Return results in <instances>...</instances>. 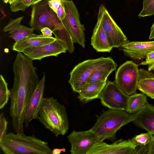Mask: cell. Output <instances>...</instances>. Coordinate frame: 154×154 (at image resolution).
Here are the masks:
<instances>
[{"label":"cell","instance_id":"1","mask_svg":"<svg viewBox=\"0 0 154 154\" xmlns=\"http://www.w3.org/2000/svg\"><path fill=\"white\" fill-rule=\"evenodd\" d=\"M32 60L21 52H17L14 62V81L10 90L11 103L21 108L26 107L39 80Z\"/></svg>","mask_w":154,"mask_h":154},{"label":"cell","instance_id":"2","mask_svg":"<svg viewBox=\"0 0 154 154\" xmlns=\"http://www.w3.org/2000/svg\"><path fill=\"white\" fill-rule=\"evenodd\" d=\"M48 1L43 0L33 5L29 25L38 31L44 27L49 28L56 39L65 47H68L72 42V38L56 13L50 7Z\"/></svg>","mask_w":154,"mask_h":154},{"label":"cell","instance_id":"3","mask_svg":"<svg viewBox=\"0 0 154 154\" xmlns=\"http://www.w3.org/2000/svg\"><path fill=\"white\" fill-rule=\"evenodd\" d=\"M138 112L131 114L126 110L109 109L99 116L96 115V123L91 128L103 141L116 139V132L123 126L132 122L139 115Z\"/></svg>","mask_w":154,"mask_h":154},{"label":"cell","instance_id":"4","mask_svg":"<svg viewBox=\"0 0 154 154\" xmlns=\"http://www.w3.org/2000/svg\"><path fill=\"white\" fill-rule=\"evenodd\" d=\"M0 147L5 154H52L48 143L34 135L10 132L0 141Z\"/></svg>","mask_w":154,"mask_h":154},{"label":"cell","instance_id":"5","mask_svg":"<svg viewBox=\"0 0 154 154\" xmlns=\"http://www.w3.org/2000/svg\"><path fill=\"white\" fill-rule=\"evenodd\" d=\"M38 119L56 137L65 134L69 128L65 106L53 97L43 98Z\"/></svg>","mask_w":154,"mask_h":154},{"label":"cell","instance_id":"6","mask_svg":"<svg viewBox=\"0 0 154 154\" xmlns=\"http://www.w3.org/2000/svg\"><path fill=\"white\" fill-rule=\"evenodd\" d=\"M115 63L109 57L85 60L76 65L71 71L68 83L74 92L79 93L94 72Z\"/></svg>","mask_w":154,"mask_h":154},{"label":"cell","instance_id":"7","mask_svg":"<svg viewBox=\"0 0 154 154\" xmlns=\"http://www.w3.org/2000/svg\"><path fill=\"white\" fill-rule=\"evenodd\" d=\"M66 12V17L61 21L70 35L74 43L85 48V39L84 25L80 21L78 9L72 0H61Z\"/></svg>","mask_w":154,"mask_h":154},{"label":"cell","instance_id":"8","mask_svg":"<svg viewBox=\"0 0 154 154\" xmlns=\"http://www.w3.org/2000/svg\"><path fill=\"white\" fill-rule=\"evenodd\" d=\"M138 65L132 61H127L120 66L116 72L114 82L128 96L136 93L139 75Z\"/></svg>","mask_w":154,"mask_h":154},{"label":"cell","instance_id":"9","mask_svg":"<svg viewBox=\"0 0 154 154\" xmlns=\"http://www.w3.org/2000/svg\"><path fill=\"white\" fill-rule=\"evenodd\" d=\"M67 137L71 145L72 154H88L92 148L103 141L91 129L83 131H73Z\"/></svg>","mask_w":154,"mask_h":154},{"label":"cell","instance_id":"10","mask_svg":"<svg viewBox=\"0 0 154 154\" xmlns=\"http://www.w3.org/2000/svg\"><path fill=\"white\" fill-rule=\"evenodd\" d=\"M102 27L112 48H118L128 42L120 28L109 14L105 6H100L98 13Z\"/></svg>","mask_w":154,"mask_h":154},{"label":"cell","instance_id":"11","mask_svg":"<svg viewBox=\"0 0 154 154\" xmlns=\"http://www.w3.org/2000/svg\"><path fill=\"white\" fill-rule=\"evenodd\" d=\"M127 98L114 82L108 81L98 99L103 106L109 109L125 110Z\"/></svg>","mask_w":154,"mask_h":154},{"label":"cell","instance_id":"12","mask_svg":"<svg viewBox=\"0 0 154 154\" xmlns=\"http://www.w3.org/2000/svg\"><path fill=\"white\" fill-rule=\"evenodd\" d=\"M137 147L130 139H120L110 144L103 141L92 148L88 154H134Z\"/></svg>","mask_w":154,"mask_h":154},{"label":"cell","instance_id":"13","mask_svg":"<svg viewBox=\"0 0 154 154\" xmlns=\"http://www.w3.org/2000/svg\"><path fill=\"white\" fill-rule=\"evenodd\" d=\"M45 75L44 73L30 99L25 114L24 125L26 128L33 119H38L44 91Z\"/></svg>","mask_w":154,"mask_h":154},{"label":"cell","instance_id":"14","mask_svg":"<svg viewBox=\"0 0 154 154\" xmlns=\"http://www.w3.org/2000/svg\"><path fill=\"white\" fill-rule=\"evenodd\" d=\"M65 47L56 39L53 42L37 47L24 50L22 53L32 60H41L49 56L57 57L59 54L66 53Z\"/></svg>","mask_w":154,"mask_h":154},{"label":"cell","instance_id":"15","mask_svg":"<svg viewBox=\"0 0 154 154\" xmlns=\"http://www.w3.org/2000/svg\"><path fill=\"white\" fill-rule=\"evenodd\" d=\"M120 49L131 58L137 60L146 58L147 55L154 51V41L128 42Z\"/></svg>","mask_w":154,"mask_h":154},{"label":"cell","instance_id":"16","mask_svg":"<svg viewBox=\"0 0 154 154\" xmlns=\"http://www.w3.org/2000/svg\"><path fill=\"white\" fill-rule=\"evenodd\" d=\"M55 37H46L42 34L33 33L14 44L12 49L17 52H22L25 49L39 47L53 42Z\"/></svg>","mask_w":154,"mask_h":154},{"label":"cell","instance_id":"17","mask_svg":"<svg viewBox=\"0 0 154 154\" xmlns=\"http://www.w3.org/2000/svg\"><path fill=\"white\" fill-rule=\"evenodd\" d=\"M91 45L97 52H110L112 49L102 27L100 19L98 16L91 38Z\"/></svg>","mask_w":154,"mask_h":154},{"label":"cell","instance_id":"18","mask_svg":"<svg viewBox=\"0 0 154 154\" xmlns=\"http://www.w3.org/2000/svg\"><path fill=\"white\" fill-rule=\"evenodd\" d=\"M132 122L137 127L144 129L154 136V106L148 102Z\"/></svg>","mask_w":154,"mask_h":154},{"label":"cell","instance_id":"19","mask_svg":"<svg viewBox=\"0 0 154 154\" xmlns=\"http://www.w3.org/2000/svg\"><path fill=\"white\" fill-rule=\"evenodd\" d=\"M23 16L18 17L10 21L3 29L5 32H8L9 37L17 42L33 33L34 29L21 25Z\"/></svg>","mask_w":154,"mask_h":154},{"label":"cell","instance_id":"20","mask_svg":"<svg viewBox=\"0 0 154 154\" xmlns=\"http://www.w3.org/2000/svg\"><path fill=\"white\" fill-rule=\"evenodd\" d=\"M107 81H99L86 84L78 93V98L81 102L85 103L98 99Z\"/></svg>","mask_w":154,"mask_h":154},{"label":"cell","instance_id":"21","mask_svg":"<svg viewBox=\"0 0 154 154\" xmlns=\"http://www.w3.org/2000/svg\"><path fill=\"white\" fill-rule=\"evenodd\" d=\"M137 89L154 99V74L143 69H139Z\"/></svg>","mask_w":154,"mask_h":154},{"label":"cell","instance_id":"22","mask_svg":"<svg viewBox=\"0 0 154 154\" xmlns=\"http://www.w3.org/2000/svg\"><path fill=\"white\" fill-rule=\"evenodd\" d=\"M148 102L144 94L136 93L128 96L125 110L130 114H135L143 109Z\"/></svg>","mask_w":154,"mask_h":154},{"label":"cell","instance_id":"23","mask_svg":"<svg viewBox=\"0 0 154 154\" xmlns=\"http://www.w3.org/2000/svg\"><path fill=\"white\" fill-rule=\"evenodd\" d=\"M117 66V64L115 63L96 71L89 77L86 84L99 81H107L108 76L116 70Z\"/></svg>","mask_w":154,"mask_h":154},{"label":"cell","instance_id":"24","mask_svg":"<svg viewBox=\"0 0 154 154\" xmlns=\"http://www.w3.org/2000/svg\"><path fill=\"white\" fill-rule=\"evenodd\" d=\"M10 95L8 84L3 76L0 75V109H2L7 103Z\"/></svg>","mask_w":154,"mask_h":154},{"label":"cell","instance_id":"25","mask_svg":"<svg viewBox=\"0 0 154 154\" xmlns=\"http://www.w3.org/2000/svg\"><path fill=\"white\" fill-rule=\"evenodd\" d=\"M153 136L150 132H147L137 135L130 139L137 146H145L149 144Z\"/></svg>","mask_w":154,"mask_h":154},{"label":"cell","instance_id":"26","mask_svg":"<svg viewBox=\"0 0 154 154\" xmlns=\"http://www.w3.org/2000/svg\"><path fill=\"white\" fill-rule=\"evenodd\" d=\"M143 9L138 14L140 17L154 14V0H143Z\"/></svg>","mask_w":154,"mask_h":154},{"label":"cell","instance_id":"27","mask_svg":"<svg viewBox=\"0 0 154 154\" xmlns=\"http://www.w3.org/2000/svg\"><path fill=\"white\" fill-rule=\"evenodd\" d=\"M32 0H16L10 5V10L14 12L24 11L32 5Z\"/></svg>","mask_w":154,"mask_h":154},{"label":"cell","instance_id":"28","mask_svg":"<svg viewBox=\"0 0 154 154\" xmlns=\"http://www.w3.org/2000/svg\"><path fill=\"white\" fill-rule=\"evenodd\" d=\"M8 123L4 113L2 112L0 115V141L7 134Z\"/></svg>","mask_w":154,"mask_h":154},{"label":"cell","instance_id":"29","mask_svg":"<svg viewBox=\"0 0 154 154\" xmlns=\"http://www.w3.org/2000/svg\"><path fill=\"white\" fill-rule=\"evenodd\" d=\"M140 65H148V71H154V51L149 53L145 58V60L141 62Z\"/></svg>","mask_w":154,"mask_h":154},{"label":"cell","instance_id":"30","mask_svg":"<svg viewBox=\"0 0 154 154\" xmlns=\"http://www.w3.org/2000/svg\"><path fill=\"white\" fill-rule=\"evenodd\" d=\"M62 3L61 0H49L50 7L56 13Z\"/></svg>","mask_w":154,"mask_h":154},{"label":"cell","instance_id":"31","mask_svg":"<svg viewBox=\"0 0 154 154\" xmlns=\"http://www.w3.org/2000/svg\"><path fill=\"white\" fill-rule=\"evenodd\" d=\"M56 14L58 18L61 21L63 20L66 17L65 9L62 1L61 4L58 9Z\"/></svg>","mask_w":154,"mask_h":154},{"label":"cell","instance_id":"32","mask_svg":"<svg viewBox=\"0 0 154 154\" xmlns=\"http://www.w3.org/2000/svg\"><path fill=\"white\" fill-rule=\"evenodd\" d=\"M148 152V145L138 146L136 149L134 154H147Z\"/></svg>","mask_w":154,"mask_h":154},{"label":"cell","instance_id":"33","mask_svg":"<svg viewBox=\"0 0 154 154\" xmlns=\"http://www.w3.org/2000/svg\"><path fill=\"white\" fill-rule=\"evenodd\" d=\"M40 31L42 34L45 36L51 37L53 32L48 27H44L42 28Z\"/></svg>","mask_w":154,"mask_h":154},{"label":"cell","instance_id":"34","mask_svg":"<svg viewBox=\"0 0 154 154\" xmlns=\"http://www.w3.org/2000/svg\"><path fill=\"white\" fill-rule=\"evenodd\" d=\"M147 154H154V136L151 142L148 145Z\"/></svg>","mask_w":154,"mask_h":154},{"label":"cell","instance_id":"35","mask_svg":"<svg viewBox=\"0 0 154 154\" xmlns=\"http://www.w3.org/2000/svg\"><path fill=\"white\" fill-rule=\"evenodd\" d=\"M66 149L65 148H63L62 149L55 148L52 150V154H59L61 152H65Z\"/></svg>","mask_w":154,"mask_h":154},{"label":"cell","instance_id":"36","mask_svg":"<svg viewBox=\"0 0 154 154\" xmlns=\"http://www.w3.org/2000/svg\"><path fill=\"white\" fill-rule=\"evenodd\" d=\"M149 38V39L154 38V23L151 28L150 32Z\"/></svg>","mask_w":154,"mask_h":154},{"label":"cell","instance_id":"37","mask_svg":"<svg viewBox=\"0 0 154 154\" xmlns=\"http://www.w3.org/2000/svg\"><path fill=\"white\" fill-rule=\"evenodd\" d=\"M43 0H32V5H34Z\"/></svg>","mask_w":154,"mask_h":154},{"label":"cell","instance_id":"38","mask_svg":"<svg viewBox=\"0 0 154 154\" xmlns=\"http://www.w3.org/2000/svg\"><path fill=\"white\" fill-rule=\"evenodd\" d=\"M16 0H8V3L10 5L13 3Z\"/></svg>","mask_w":154,"mask_h":154},{"label":"cell","instance_id":"39","mask_svg":"<svg viewBox=\"0 0 154 154\" xmlns=\"http://www.w3.org/2000/svg\"><path fill=\"white\" fill-rule=\"evenodd\" d=\"M4 3H8V0H2Z\"/></svg>","mask_w":154,"mask_h":154}]
</instances>
